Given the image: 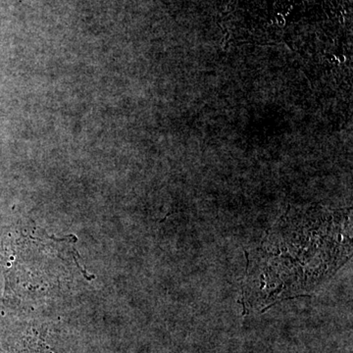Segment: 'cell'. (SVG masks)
I'll list each match as a JSON object with an SVG mask.
<instances>
[{"label":"cell","instance_id":"obj_1","mask_svg":"<svg viewBox=\"0 0 353 353\" xmlns=\"http://www.w3.org/2000/svg\"><path fill=\"white\" fill-rule=\"evenodd\" d=\"M345 223L334 217L290 218L277 223L248 264L246 307L259 308L311 290L348 259Z\"/></svg>","mask_w":353,"mask_h":353}]
</instances>
